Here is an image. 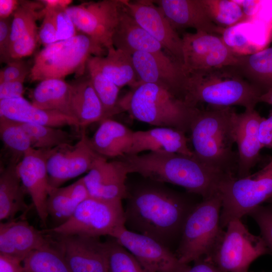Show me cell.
I'll list each match as a JSON object with an SVG mask.
<instances>
[{"mask_svg":"<svg viewBox=\"0 0 272 272\" xmlns=\"http://www.w3.org/2000/svg\"><path fill=\"white\" fill-rule=\"evenodd\" d=\"M31 99L32 104L38 108L56 111L76 119L71 105L70 84L64 79L39 82L33 90Z\"/></svg>","mask_w":272,"mask_h":272,"instance_id":"obj_30","label":"cell"},{"mask_svg":"<svg viewBox=\"0 0 272 272\" xmlns=\"http://www.w3.org/2000/svg\"><path fill=\"white\" fill-rule=\"evenodd\" d=\"M94 58L101 71L119 88L129 86L132 89L140 84L132 55L127 52L112 46L105 55Z\"/></svg>","mask_w":272,"mask_h":272,"instance_id":"obj_29","label":"cell"},{"mask_svg":"<svg viewBox=\"0 0 272 272\" xmlns=\"http://www.w3.org/2000/svg\"><path fill=\"white\" fill-rule=\"evenodd\" d=\"M69 84L71 108L80 127L105 119L103 106L89 76Z\"/></svg>","mask_w":272,"mask_h":272,"instance_id":"obj_27","label":"cell"},{"mask_svg":"<svg viewBox=\"0 0 272 272\" xmlns=\"http://www.w3.org/2000/svg\"><path fill=\"white\" fill-rule=\"evenodd\" d=\"M123 7L122 0H102L70 6L66 11L78 31L105 49L112 38Z\"/></svg>","mask_w":272,"mask_h":272,"instance_id":"obj_12","label":"cell"},{"mask_svg":"<svg viewBox=\"0 0 272 272\" xmlns=\"http://www.w3.org/2000/svg\"><path fill=\"white\" fill-rule=\"evenodd\" d=\"M231 107L198 109L190 126L193 156L206 166L219 172L233 174L237 170L234 118Z\"/></svg>","mask_w":272,"mask_h":272,"instance_id":"obj_3","label":"cell"},{"mask_svg":"<svg viewBox=\"0 0 272 272\" xmlns=\"http://www.w3.org/2000/svg\"><path fill=\"white\" fill-rule=\"evenodd\" d=\"M129 173H136L152 181L169 183L199 195L203 199L218 192L220 182L227 176L203 164L193 156L149 152L118 158Z\"/></svg>","mask_w":272,"mask_h":272,"instance_id":"obj_2","label":"cell"},{"mask_svg":"<svg viewBox=\"0 0 272 272\" xmlns=\"http://www.w3.org/2000/svg\"><path fill=\"white\" fill-rule=\"evenodd\" d=\"M44 14V5L41 1H20L12 15L11 46L31 24L43 18Z\"/></svg>","mask_w":272,"mask_h":272,"instance_id":"obj_37","label":"cell"},{"mask_svg":"<svg viewBox=\"0 0 272 272\" xmlns=\"http://www.w3.org/2000/svg\"><path fill=\"white\" fill-rule=\"evenodd\" d=\"M31 68L22 59L9 62L0 71V84L13 81H25L29 75Z\"/></svg>","mask_w":272,"mask_h":272,"instance_id":"obj_43","label":"cell"},{"mask_svg":"<svg viewBox=\"0 0 272 272\" xmlns=\"http://www.w3.org/2000/svg\"><path fill=\"white\" fill-rule=\"evenodd\" d=\"M112 42L115 48L131 55L136 52L159 53L164 51L160 43L136 22L123 4Z\"/></svg>","mask_w":272,"mask_h":272,"instance_id":"obj_26","label":"cell"},{"mask_svg":"<svg viewBox=\"0 0 272 272\" xmlns=\"http://www.w3.org/2000/svg\"><path fill=\"white\" fill-rule=\"evenodd\" d=\"M129 174L124 163L120 159L108 161L99 156L91 169L84 176L90 196L106 199H125L126 184Z\"/></svg>","mask_w":272,"mask_h":272,"instance_id":"obj_19","label":"cell"},{"mask_svg":"<svg viewBox=\"0 0 272 272\" xmlns=\"http://www.w3.org/2000/svg\"><path fill=\"white\" fill-rule=\"evenodd\" d=\"M23 265L24 272H71L60 249L51 245L31 252Z\"/></svg>","mask_w":272,"mask_h":272,"instance_id":"obj_35","label":"cell"},{"mask_svg":"<svg viewBox=\"0 0 272 272\" xmlns=\"http://www.w3.org/2000/svg\"><path fill=\"white\" fill-rule=\"evenodd\" d=\"M16 166L9 164L1 172V222L15 219L18 213H26L29 210L25 200V195L27 192L19 176Z\"/></svg>","mask_w":272,"mask_h":272,"instance_id":"obj_28","label":"cell"},{"mask_svg":"<svg viewBox=\"0 0 272 272\" xmlns=\"http://www.w3.org/2000/svg\"><path fill=\"white\" fill-rule=\"evenodd\" d=\"M24 80L13 81L0 84V100L23 97Z\"/></svg>","mask_w":272,"mask_h":272,"instance_id":"obj_47","label":"cell"},{"mask_svg":"<svg viewBox=\"0 0 272 272\" xmlns=\"http://www.w3.org/2000/svg\"><path fill=\"white\" fill-rule=\"evenodd\" d=\"M83 129L79 141L74 145H67L47 150L46 166L52 188H58L92 167L99 156L88 144Z\"/></svg>","mask_w":272,"mask_h":272,"instance_id":"obj_14","label":"cell"},{"mask_svg":"<svg viewBox=\"0 0 272 272\" xmlns=\"http://www.w3.org/2000/svg\"><path fill=\"white\" fill-rule=\"evenodd\" d=\"M50 245L41 232L24 219L0 223V253L23 261L32 251Z\"/></svg>","mask_w":272,"mask_h":272,"instance_id":"obj_22","label":"cell"},{"mask_svg":"<svg viewBox=\"0 0 272 272\" xmlns=\"http://www.w3.org/2000/svg\"><path fill=\"white\" fill-rule=\"evenodd\" d=\"M187 272H226L220 269L214 263L205 258L194 261V264L190 267Z\"/></svg>","mask_w":272,"mask_h":272,"instance_id":"obj_51","label":"cell"},{"mask_svg":"<svg viewBox=\"0 0 272 272\" xmlns=\"http://www.w3.org/2000/svg\"><path fill=\"white\" fill-rule=\"evenodd\" d=\"M120 111L132 118L157 127L189 131L191 123L199 109L178 98L165 88L142 83L118 100Z\"/></svg>","mask_w":272,"mask_h":272,"instance_id":"obj_5","label":"cell"},{"mask_svg":"<svg viewBox=\"0 0 272 272\" xmlns=\"http://www.w3.org/2000/svg\"><path fill=\"white\" fill-rule=\"evenodd\" d=\"M37 21L34 22L11 46V60L20 59L31 55L39 40Z\"/></svg>","mask_w":272,"mask_h":272,"instance_id":"obj_41","label":"cell"},{"mask_svg":"<svg viewBox=\"0 0 272 272\" xmlns=\"http://www.w3.org/2000/svg\"><path fill=\"white\" fill-rule=\"evenodd\" d=\"M209 16L217 26L226 29L248 21L236 0H202Z\"/></svg>","mask_w":272,"mask_h":272,"instance_id":"obj_36","label":"cell"},{"mask_svg":"<svg viewBox=\"0 0 272 272\" xmlns=\"http://www.w3.org/2000/svg\"><path fill=\"white\" fill-rule=\"evenodd\" d=\"M52 9L54 10L55 14L57 41L66 40L77 35L79 33L78 30L67 13L66 8Z\"/></svg>","mask_w":272,"mask_h":272,"instance_id":"obj_45","label":"cell"},{"mask_svg":"<svg viewBox=\"0 0 272 272\" xmlns=\"http://www.w3.org/2000/svg\"><path fill=\"white\" fill-rule=\"evenodd\" d=\"M251 23L246 21L225 29L222 37L226 45L239 55H247L257 50L251 40Z\"/></svg>","mask_w":272,"mask_h":272,"instance_id":"obj_38","label":"cell"},{"mask_svg":"<svg viewBox=\"0 0 272 272\" xmlns=\"http://www.w3.org/2000/svg\"><path fill=\"white\" fill-rule=\"evenodd\" d=\"M234 67L263 94L272 89V46L240 55Z\"/></svg>","mask_w":272,"mask_h":272,"instance_id":"obj_31","label":"cell"},{"mask_svg":"<svg viewBox=\"0 0 272 272\" xmlns=\"http://www.w3.org/2000/svg\"><path fill=\"white\" fill-rule=\"evenodd\" d=\"M47 150L32 148L17 165V170L42 223L45 226L48 214L47 200L52 188L46 166Z\"/></svg>","mask_w":272,"mask_h":272,"instance_id":"obj_18","label":"cell"},{"mask_svg":"<svg viewBox=\"0 0 272 272\" xmlns=\"http://www.w3.org/2000/svg\"><path fill=\"white\" fill-rule=\"evenodd\" d=\"M0 272H24L23 260L11 255L0 253Z\"/></svg>","mask_w":272,"mask_h":272,"instance_id":"obj_49","label":"cell"},{"mask_svg":"<svg viewBox=\"0 0 272 272\" xmlns=\"http://www.w3.org/2000/svg\"><path fill=\"white\" fill-rule=\"evenodd\" d=\"M263 93L234 66L188 73L184 100L192 106L204 103L213 107L240 106L254 109Z\"/></svg>","mask_w":272,"mask_h":272,"instance_id":"obj_4","label":"cell"},{"mask_svg":"<svg viewBox=\"0 0 272 272\" xmlns=\"http://www.w3.org/2000/svg\"><path fill=\"white\" fill-rule=\"evenodd\" d=\"M248 21H250L255 15L259 3V1H237Z\"/></svg>","mask_w":272,"mask_h":272,"instance_id":"obj_53","label":"cell"},{"mask_svg":"<svg viewBox=\"0 0 272 272\" xmlns=\"http://www.w3.org/2000/svg\"><path fill=\"white\" fill-rule=\"evenodd\" d=\"M263 119L254 109L236 113L234 118L235 140L238 147L237 178L249 175L251 169L260 160L263 148L259 139V127Z\"/></svg>","mask_w":272,"mask_h":272,"instance_id":"obj_20","label":"cell"},{"mask_svg":"<svg viewBox=\"0 0 272 272\" xmlns=\"http://www.w3.org/2000/svg\"><path fill=\"white\" fill-rule=\"evenodd\" d=\"M127 249L147 272H187L190 266L182 263L170 248L147 236L118 229L111 237Z\"/></svg>","mask_w":272,"mask_h":272,"instance_id":"obj_13","label":"cell"},{"mask_svg":"<svg viewBox=\"0 0 272 272\" xmlns=\"http://www.w3.org/2000/svg\"><path fill=\"white\" fill-rule=\"evenodd\" d=\"M250 216L258 225L260 235L272 255V203L266 206L260 205L252 210Z\"/></svg>","mask_w":272,"mask_h":272,"instance_id":"obj_42","label":"cell"},{"mask_svg":"<svg viewBox=\"0 0 272 272\" xmlns=\"http://www.w3.org/2000/svg\"><path fill=\"white\" fill-rule=\"evenodd\" d=\"M218 246L209 258L226 272H248L250 264L270 251L260 235L251 233L241 219L230 222Z\"/></svg>","mask_w":272,"mask_h":272,"instance_id":"obj_10","label":"cell"},{"mask_svg":"<svg viewBox=\"0 0 272 272\" xmlns=\"http://www.w3.org/2000/svg\"><path fill=\"white\" fill-rule=\"evenodd\" d=\"M89 145L98 155L118 158L128 153L132 146L133 131L124 124L110 118L100 121Z\"/></svg>","mask_w":272,"mask_h":272,"instance_id":"obj_25","label":"cell"},{"mask_svg":"<svg viewBox=\"0 0 272 272\" xmlns=\"http://www.w3.org/2000/svg\"><path fill=\"white\" fill-rule=\"evenodd\" d=\"M222 198L219 192L196 203L184 224L176 255L188 264L213 253L224 235L220 225Z\"/></svg>","mask_w":272,"mask_h":272,"instance_id":"obj_7","label":"cell"},{"mask_svg":"<svg viewBox=\"0 0 272 272\" xmlns=\"http://www.w3.org/2000/svg\"><path fill=\"white\" fill-rule=\"evenodd\" d=\"M20 1L0 0V20L7 19L12 16Z\"/></svg>","mask_w":272,"mask_h":272,"instance_id":"obj_52","label":"cell"},{"mask_svg":"<svg viewBox=\"0 0 272 272\" xmlns=\"http://www.w3.org/2000/svg\"><path fill=\"white\" fill-rule=\"evenodd\" d=\"M44 9L45 14L39 29L38 35L39 40L46 46L57 41V29L54 10L45 6Z\"/></svg>","mask_w":272,"mask_h":272,"instance_id":"obj_44","label":"cell"},{"mask_svg":"<svg viewBox=\"0 0 272 272\" xmlns=\"http://www.w3.org/2000/svg\"><path fill=\"white\" fill-rule=\"evenodd\" d=\"M0 116L21 123L55 127H80L78 121L74 118L56 111L38 108L23 97L0 100Z\"/></svg>","mask_w":272,"mask_h":272,"instance_id":"obj_24","label":"cell"},{"mask_svg":"<svg viewBox=\"0 0 272 272\" xmlns=\"http://www.w3.org/2000/svg\"><path fill=\"white\" fill-rule=\"evenodd\" d=\"M12 16L0 20V60L6 63L12 61L10 56Z\"/></svg>","mask_w":272,"mask_h":272,"instance_id":"obj_46","label":"cell"},{"mask_svg":"<svg viewBox=\"0 0 272 272\" xmlns=\"http://www.w3.org/2000/svg\"></svg>","mask_w":272,"mask_h":272,"instance_id":"obj_57","label":"cell"},{"mask_svg":"<svg viewBox=\"0 0 272 272\" xmlns=\"http://www.w3.org/2000/svg\"><path fill=\"white\" fill-rule=\"evenodd\" d=\"M161 184L152 181L127 188L125 226L170 248L180 238L185 221L196 204Z\"/></svg>","mask_w":272,"mask_h":272,"instance_id":"obj_1","label":"cell"},{"mask_svg":"<svg viewBox=\"0 0 272 272\" xmlns=\"http://www.w3.org/2000/svg\"><path fill=\"white\" fill-rule=\"evenodd\" d=\"M132 57L140 84L159 85L183 100L188 74L181 63L164 51L159 53L136 52Z\"/></svg>","mask_w":272,"mask_h":272,"instance_id":"obj_15","label":"cell"},{"mask_svg":"<svg viewBox=\"0 0 272 272\" xmlns=\"http://www.w3.org/2000/svg\"><path fill=\"white\" fill-rule=\"evenodd\" d=\"M28 135L32 147L40 150H50L72 145L73 135L59 127L19 122Z\"/></svg>","mask_w":272,"mask_h":272,"instance_id":"obj_34","label":"cell"},{"mask_svg":"<svg viewBox=\"0 0 272 272\" xmlns=\"http://www.w3.org/2000/svg\"><path fill=\"white\" fill-rule=\"evenodd\" d=\"M259 102H264L272 105V89L261 95Z\"/></svg>","mask_w":272,"mask_h":272,"instance_id":"obj_55","label":"cell"},{"mask_svg":"<svg viewBox=\"0 0 272 272\" xmlns=\"http://www.w3.org/2000/svg\"><path fill=\"white\" fill-rule=\"evenodd\" d=\"M181 38L183 66L187 74L235 66L241 55L230 49L220 35L196 31L185 33Z\"/></svg>","mask_w":272,"mask_h":272,"instance_id":"obj_11","label":"cell"},{"mask_svg":"<svg viewBox=\"0 0 272 272\" xmlns=\"http://www.w3.org/2000/svg\"><path fill=\"white\" fill-rule=\"evenodd\" d=\"M122 3L136 22L160 43L169 55L183 65L182 38L153 1L122 0Z\"/></svg>","mask_w":272,"mask_h":272,"instance_id":"obj_16","label":"cell"},{"mask_svg":"<svg viewBox=\"0 0 272 272\" xmlns=\"http://www.w3.org/2000/svg\"><path fill=\"white\" fill-rule=\"evenodd\" d=\"M78 206L69 195L64 187L52 188L47 200L48 216L59 221V225L73 215Z\"/></svg>","mask_w":272,"mask_h":272,"instance_id":"obj_40","label":"cell"},{"mask_svg":"<svg viewBox=\"0 0 272 272\" xmlns=\"http://www.w3.org/2000/svg\"><path fill=\"white\" fill-rule=\"evenodd\" d=\"M185 132L171 127H156L133 132L131 148L126 155H138L146 151L193 156L188 146Z\"/></svg>","mask_w":272,"mask_h":272,"instance_id":"obj_23","label":"cell"},{"mask_svg":"<svg viewBox=\"0 0 272 272\" xmlns=\"http://www.w3.org/2000/svg\"><path fill=\"white\" fill-rule=\"evenodd\" d=\"M41 1L45 7L50 8H67L73 2L70 0H43Z\"/></svg>","mask_w":272,"mask_h":272,"instance_id":"obj_54","label":"cell"},{"mask_svg":"<svg viewBox=\"0 0 272 272\" xmlns=\"http://www.w3.org/2000/svg\"><path fill=\"white\" fill-rule=\"evenodd\" d=\"M0 137L8 151L10 163L17 165L32 147L30 138L19 122L0 116Z\"/></svg>","mask_w":272,"mask_h":272,"instance_id":"obj_33","label":"cell"},{"mask_svg":"<svg viewBox=\"0 0 272 272\" xmlns=\"http://www.w3.org/2000/svg\"><path fill=\"white\" fill-rule=\"evenodd\" d=\"M107 50L80 32L64 40L45 46L35 56L29 78L31 82L63 79L74 73L83 75L92 56H102Z\"/></svg>","mask_w":272,"mask_h":272,"instance_id":"obj_6","label":"cell"},{"mask_svg":"<svg viewBox=\"0 0 272 272\" xmlns=\"http://www.w3.org/2000/svg\"><path fill=\"white\" fill-rule=\"evenodd\" d=\"M59 249L71 272H107L108 245L99 237L58 235Z\"/></svg>","mask_w":272,"mask_h":272,"instance_id":"obj_17","label":"cell"},{"mask_svg":"<svg viewBox=\"0 0 272 272\" xmlns=\"http://www.w3.org/2000/svg\"><path fill=\"white\" fill-rule=\"evenodd\" d=\"M218 192L222 198L220 225L223 229L263 203L272 201V159L252 175L241 178L227 176L219 184Z\"/></svg>","mask_w":272,"mask_h":272,"instance_id":"obj_8","label":"cell"},{"mask_svg":"<svg viewBox=\"0 0 272 272\" xmlns=\"http://www.w3.org/2000/svg\"><path fill=\"white\" fill-rule=\"evenodd\" d=\"M86 69L93 86L103 106L105 119L110 118L119 113L117 104L120 88L101 71L94 56L89 58Z\"/></svg>","mask_w":272,"mask_h":272,"instance_id":"obj_32","label":"cell"},{"mask_svg":"<svg viewBox=\"0 0 272 272\" xmlns=\"http://www.w3.org/2000/svg\"><path fill=\"white\" fill-rule=\"evenodd\" d=\"M108 245L107 272H147L135 257L114 238Z\"/></svg>","mask_w":272,"mask_h":272,"instance_id":"obj_39","label":"cell"},{"mask_svg":"<svg viewBox=\"0 0 272 272\" xmlns=\"http://www.w3.org/2000/svg\"><path fill=\"white\" fill-rule=\"evenodd\" d=\"M258 134L263 148H272V114L266 119L263 118L259 125Z\"/></svg>","mask_w":272,"mask_h":272,"instance_id":"obj_50","label":"cell"},{"mask_svg":"<svg viewBox=\"0 0 272 272\" xmlns=\"http://www.w3.org/2000/svg\"><path fill=\"white\" fill-rule=\"evenodd\" d=\"M260 272H265V271H260Z\"/></svg>","mask_w":272,"mask_h":272,"instance_id":"obj_56","label":"cell"},{"mask_svg":"<svg viewBox=\"0 0 272 272\" xmlns=\"http://www.w3.org/2000/svg\"><path fill=\"white\" fill-rule=\"evenodd\" d=\"M125 226L121 200L90 196L79 204L73 215L49 231L58 235L111 237Z\"/></svg>","mask_w":272,"mask_h":272,"instance_id":"obj_9","label":"cell"},{"mask_svg":"<svg viewBox=\"0 0 272 272\" xmlns=\"http://www.w3.org/2000/svg\"><path fill=\"white\" fill-rule=\"evenodd\" d=\"M64 188L70 197L78 205L90 197L83 177L64 187Z\"/></svg>","mask_w":272,"mask_h":272,"instance_id":"obj_48","label":"cell"},{"mask_svg":"<svg viewBox=\"0 0 272 272\" xmlns=\"http://www.w3.org/2000/svg\"><path fill=\"white\" fill-rule=\"evenodd\" d=\"M162 10L172 26L178 29L193 28L222 35L225 29L211 19L202 0L153 1Z\"/></svg>","mask_w":272,"mask_h":272,"instance_id":"obj_21","label":"cell"}]
</instances>
